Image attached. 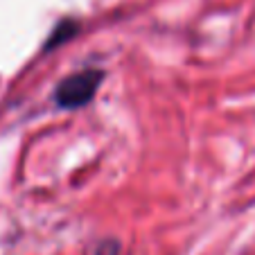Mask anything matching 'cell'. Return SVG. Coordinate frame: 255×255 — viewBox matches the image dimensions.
<instances>
[{
    "instance_id": "1",
    "label": "cell",
    "mask_w": 255,
    "mask_h": 255,
    "mask_svg": "<svg viewBox=\"0 0 255 255\" xmlns=\"http://www.w3.org/2000/svg\"><path fill=\"white\" fill-rule=\"evenodd\" d=\"M102 79V70H82L75 72L70 77H66L57 88V102L63 109H77L84 106L93 100L95 91L100 88Z\"/></svg>"
}]
</instances>
